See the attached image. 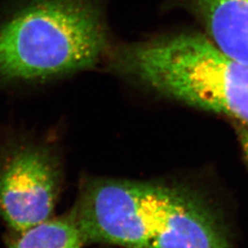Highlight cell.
Segmentation results:
<instances>
[{
	"label": "cell",
	"instance_id": "obj_2",
	"mask_svg": "<svg viewBox=\"0 0 248 248\" xmlns=\"http://www.w3.org/2000/svg\"><path fill=\"white\" fill-rule=\"evenodd\" d=\"M102 69L142 92L248 125V64L223 53L204 33L114 41Z\"/></svg>",
	"mask_w": 248,
	"mask_h": 248
},
{
	"label": "cell",
	"instance_id": "obj_6",
	"mask_svg": "<svg viewBox=\"0 0 248 248\" xmlns=\"http://www.w3.org/2000/svg\"><path fill=\"white\" fill-rule=\"evenodd\" d=\"M186 4L214 45L248 64V0H186Z\"/></svg>",
	"mask_w": 248,
	"mask_h": 248
},
{
	"label": "cell",
	"instance_id": "obj_7",
	"mask_svg": "<svg viewBox=\"0 0 248 248\" xmlns=\"http://www.w3.org/2000/svg\"><path fill=\"white\" fill-rule=\"evenodd\" d=\"M9 248H82L84 240L72 218L49 219L35 226L15 232Z\"/></svg>",
	"mask_w": 248,
	"mask_h": 248
},
{
	"label": "cell",
	"instance_id": "obj_3",
	"mask_svg": "<svg viewBox=\"0 0 248 248\" xmlns=\"http://www.w3.org/2000/svg\"><path fill=\"white\" fill-rule=\"evenodd\" d=\"M176 189L155 182L92 179L82 187L72 218L84 243L146 248Z\"/></svg>",
	"mask_w": 248,
	"mask_h": 248
},
{
	"label": "cell",
	"instance_id": "obj_1",
	"mask_svg": "<svg viewBox=\"0 0 248 248\" xmlns=\"http://www.w3.org/2000/svg\"><path fill=\"white\" fill-rule=\"evenodd\" d=\"M113 43L106 0H11L0 6V92L102 66Z\"/></svg>",
	"mask_w": 248,
	"mask_h": 248
},
{
	"label": "cell",
	"instance_id": "obj_4",
	"mask_svg": "<svg viewBox=\"0 0 248 248\" xmlns=\"http://www.w3.org/2000/svg\"><path fill=\"white\" fill-rule=\"evenodd\" d=\"M61 182V164L50 145L8 142L0 151L1 217L15 232L51 219Z\"/></svg>",
	"mask_w": 248,
	"mask_h": 248
},
{
	"label": "cell",
	"instance_id": "obj_8",
	"mask_svg": "<svg viewBox=\"0 0 248 248\" xmlns=\"http://www.w3.org/2000/svg\"><path fill=\"white\" fill-rule=\"evenodd\" d=\"M236 132L239 138L240 143L242 149L245 153V155L248 161V125L237 124Z\"/></svg>",
	"mask_w": 248,
	"mask_h": 248
},
{
	"label": "cell",
	"instance_id": "obj_5",
	"mask_svg": "<svg viewBox=\"0 0 248 248\" xmlns=\"http://www.w3.org/2000/svg\"><path fill=\"white\" fill-rule=\"evenodd\" d=\"M146 248H232L211 209L177 187L169 211Z\"/></svg>",
	"mask_w": 248,
	"mask_h": 248
}]
</instances>
